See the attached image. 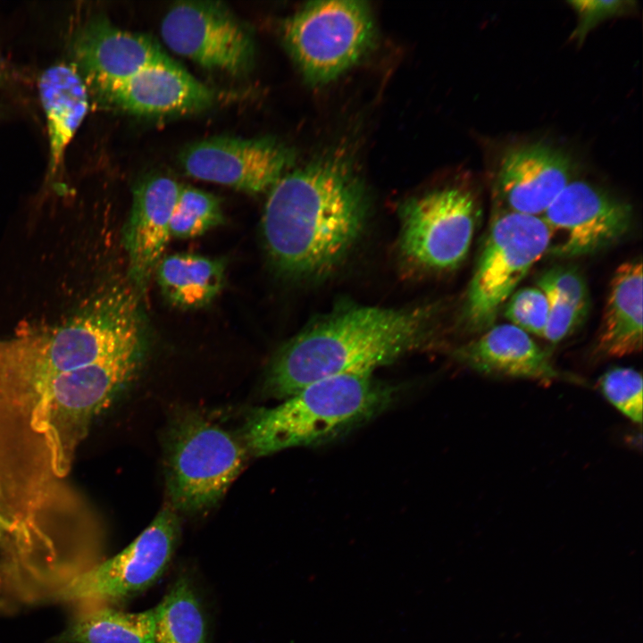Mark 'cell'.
<instances>
[{"mask_svg":"<svg viewBox=\"0 0 643 643\" xmlns=\"http://www.w3.org/2000/svg\"><path fill=\"white\" fill-rule=\"evenodd\" d=\"M368 213L366 187L350 158L319 157L270 189L262 220L268 255L286 277L328 276L355 246Z\"/></svg>","mask_w":643,"mask_h":643,"instance_id":"1","label":"cell"},{"mask_svg":"<svg viewBox=\"0 0 643 643\" xmlns=\"http://www.w3.org/2000/svg\"><path fill=\"white\" fill-rule=\"evenodd\" d=\"M430 307L347 305L311 323L274 356L264 383L285 399L326 378L372 373L419 348L430 337Z\"/></svg>","mask_w":643,"mask_h":643,"instance_id":"2","label":"cell"},{"mask_svg":"<svg viewBox=\"0 0 643 643\" xmlns=\"http://www.w3.org/2000/svg\"><path fill=\"white\" fill-rule=\"evenodd\" d=\"M134 293L112 289L52 330L0 341V404L30 407L54 377L146 343Z\"/></svg>","mask_w":643,"mask_h":643,"instance_id":"3","label":"cell"},{"mask_svg":"<svg viewBox=\"0 0 643 643\" xmlns=\"http://www.w3.org/2000/svg\"><path fill=\"white\" fill-rule=\"evenodd\" d=\"M395 394L372 373L317 380L276 406L255 409L244 426L245 446L253 455L264 456L328 443L377 416Z\"/></svg>","mask_w":643,"mask_h":643,"instance_id":"4","label":"cell"},{"mask_svg":"<svg viewBox=\"0 0 643 643\" xmlns=\"http://www.w3.org/2000/svg\"><path fill=\"white\" fill-rule=\"evenodd\" d=\"M145 344L79 370L60 374L39 391L30 408V426L43 435L58 477L71 468L79 443L97 414L138 371Z\"/></svg>","mask_w":643,"mask_h":643,"instance_id":"5","label":"cell"},{"mask_svg":"<svg viewBox=\"0 0 643 643\" xmlns=\"http://www.w3.org/2000/svg\"><path fill=\"white\" fill-rule=\"evenodd\" d=\"M549 231L541 216L494 211L470 280L462 318L481 333L530 268L547 252Z\"/></svg>","mask_w":643,"mask_h":643,"instance_id":"6","label":"cell"},{"mask_svg":"<svg viewBox=\"0 0 643 643\" xmlns=\"http://www.w3.org/2000/svg\"><path fill=\"white\" fill-rule=\"evenodd\" d=\"M375 23L363 1L305 4L284 23L282 38L307 82L325 84L355 65L372 48Z\"/></svg>","mask_w":643,"mask_h":643,"instance_id":"7","label":"cell"},{"mask_svg":"<svg viewBox=\"0 0 643 643\" xmlns=\"http://www.w3.org/2000/svg\"><path fill=\"white\" fill-rule=\"evenodd\" d=\"M246 446L220 426L188 414L168 440L166 480L174 510L195 514L213 507L243 469Z\"/></svg>","mask_w":643,"mask_h":643,"instance_id":"8","label":"cell"},{"mask_svg":"<svg viewBox=\"0 0 643 643\" xmlns=\"http://www.w3.org/2000/svg\"><path fill=\"white\" fill-rule=\"evenodd\" d=\"M399 247L409 263L429 271H449L466 258L478 221L473 194L438 188L400 207Z\"/></svg>","mask_w":643,"mask_h":643,"instance_id":"9","label":"cell"},{"mask_svg":"<svg viewBox=\"0 0 643 643\" xmlns=\"http://www.w3.org/2000/svg\"><path fill=\"white\" fill-rule=\"evenodd\" d=\"M180 531L177 511L166 504L127 547L70 577L56 589V597L70 602H116L146 590L169 565Z\"/></svg>","mask_w":643,"mask_h":643,"instance_id":"10","label":"cell"},{"mask_svg":"<svg viewBox=\"0 0 643 643\" xmlns=\"http://www.w3.org/2000/svg\"><path fill=\"white\" fill-rule=\"evenodd\" d=\"M541 218L550 236L546 255L570 259L620 242L631 229L633 210L627 201L593 183L572 180Z\"/></svg>","mask_w":643,"mask_h":643,"instance_id":"11","label":"cell"},{"mask_svg":"<svg viewBox=\"0 0 643 643\" xmlns=\"http://www.w3.org/2000/svg\"><path fill=\"white\" fill-rule=\"evenodd\" d=\"M165 45L206 69L243 73L254 64V38L245 24L219 2L174 4L161 23Z\"/></svg>","mask_w":643,"mask_h":643,"instance_id":"12","label":"cell"},{"mask_svg":"<svg viewBox=\"0 0 643 643\" xmlns=\"http://www.w3.org/2000/svg\"><path fill=\"white\" fill-rule=\"evenodd\" d=\"M292 161L290 149L267 137H213L188 146L180 155L188 175L250 194L270 191Z\"/></svg>","mask_w":643,"mask_h":643,"instance_id":"13","label":"cell"},{"mask_svg":"<svg viewBox=\"0 0 643 643\" xmlns=\"http://www.w3.org/2000/svg\"><path fill=\"white\" fill-rule=\"evenodd\" d=\"M571 180V162L564 152L542 143L520 146L499 165L495 211L541 216Z\"/></svg>","mask_w":643,"mask_h":643,"instance_id":"14","label":"cell"},{"mask_svg":"<svg viewBox=\"0 0 643 643\" xmlns=\"http://www.w3.org/2000/svg\"><path fill=\"white\" fill-rule=\"evenodd\" d=\"M72 53L87 86L96 91L171 60L153 38L123 30L101 17L79 29Z\"/></svg>","mask_w":643,"mask_h":643,"instance_id":"15","label":"cell"},{"mask_svg":"<svg viewBox=\"0 0 643 643\" xmlns=\"http://www.w3.org/2000/svg\"><path fill=\"white\" fill-rule=\"evenodd\" d=\"M482 334L453 351V357L486 376L541 382L578 381L557 369L549 355L533 338L511 324L492 325Z\"/></svg>","mask_w":643,"mask_h":643,"instance_id":"16","label":"cell"},{"mask_svg":"<svg viewBox=\"0 0 643 643\" xmlns=\"http://www.w3.org/2000/svg\"><path fill=\"white\" fill-rule=\"evenodd\" d=\"M180 188L169 177L154 176L141 181L133 191L123 238L129 276L140 290L147 286L163 257L171 238V217Z\"/></svg>","mask_w":643,"mask_h":643,"instance_id":"17","label":"cell"},{"mask_svg":"<svg viewBox=\"0 0 643 643\" xmlns=\"http://www.w3.org/2000/svg\"><path fill=\"white\" fill-rule=\"evenodd\" d=\"M96 92L110 104L142 115L194 112L213 99L205 85L173 60L149 66Z\"/></svg>","mask_w":643,"mask_h":643,"instance_id":"18","label":"cell"},{"mask_svg":"<svg viewBox=\"0 0 643 643\" xmlns=\"http://www.w3.org/2000/svg\"><path fill=\"white\" fill-rule=\"evenodd\" d=\"M642 262L632 258L615 270L610 281L596 352L623 357L642 349Z\"/></svg>","mask_w":643,"mask_h":643,"instance_id":"19","label":"cell"},{"mask_svg":"<svg viewBox=\"0 0 643 643\" xmlns=\"http://www.w3.org/2000/svg\"><path fill=\"white\" fill-rule=\"evenodd\" d=\"M38 87L46 120L49 171L54 174L88 113V87L76 66L65 63L45 70Z\"/></svg>","mask_w":643,"mask_h":643,"instance_id":"20","label":"cell"},{"mask_svg":"<svg viewBox=\"0 0 643 643\" xmlns=\"http://www.w3.org/2000/svg\"><path fill=\"white\" fill-rule=\"evenodd\" d=\"M226 263L196 254H174L159 262L155 273L162 293L178 308L196 309L210 304L225 281Z\"/></svg>","mask_w":643,"mask_h":643,"instance_id":"21","label":"cell"},{"mask_svg":"<svg viewBox=\"0 0 643 643\" xmlns=\"http://www.w3.org/2000/svg\"><path fill=\"white\" fill-rule=\"evenodd\" d=\"M155 606L138 613L110 607L76 616L54 643H155Z\"/></svg>","mask_w":643,"mask_h":643,"instance_id":"22","label":"cell"},{"mask_svg":"<svg viewBox=\"0 0 643 643\" xmlns=\"http://www.w3.org/2000/svg\"><path fill=\"white\" fill-rule=\"evenodd\" d=\"M155 611V643H207L204 614L187 578L173 583Z\"/></svg>","mask_w":643,"mask_h":643,"instance_id":"23","label":"cell"},{"mask_svg":"<svg viewBox=\"0 0 643 643\" xmlns=\"http://www.w3.org/2000/svg\"><path fill=\"white\" fill-rule=\"evenodd\" d=\"M223 221L221 202L215 196L198 188L181 187L171 217V237L196 238Z\"/></svg>","mask_w":643,"mask_h":643,"instance_id":"24","label":"cell"},{"mask_svg":"<svg viewBox=\"0 0 643 643\" xmlns=\"http://www.w3.org/2000/svg\"><path fill=\"white\" fill-rule=\"evenodd\" d=\"M603 396L631 422H642V375L630 367H613L598 380Z\"/></svg>","mask_w":643,"mask_h":643,"instance_id":"25","label":"cell"},{"mask_svg":"<svg viewBox=\"0 0 643 643\" xmlns=\"http://www.w3.org/2000/svg\"><path fill=\"white\" fill-rule=\"evenodd\" d=\"M504 315L511 324L528 334L543 338L548 313L547 299L539 287L520 288L504 305Z\"/></svg>","mask_w":643,"mask_h":643,"instance_id":"26","label":"cell"},{"mask_svg":"<svg viewBox=\"0 0 643 643\" xmlns=\"http://www.w3.org/2000/svg\"><path fill=\"white\" fill-rule=\"evenodd\" d=\"M538 287L545 293L548 313L544 338L557 344L570 336L585 320L542 276L537 280Z\"/></svg>","mask_w":643,"mask_h":643,"instance_id":"27","label":"cell"},{"mask_svg":"<svg viewBox=\"0 0 643 643\" xmlns=\"http://www.w3.org/2000/svg\"><path fill=\"white\" fill-rule=\"evenodd\" d=\"M540 276L549 281L582 318H586L590 308L589 292L583 275L576 267L556 265Z\"/></svg>","mask_w":643,"mask_h":643,"instance_id":"28","label":"cell"},{"mask_svg":"<svg viewBox=\"0 0 643 643\" xmlns=\"http://www.w3.org/2000/svg\"><path fill=\"white\" fill-rule=\"evenodd\" d=\"M577 14V26L572 38L581 43L587 34L602 21L628 13L634 8L630 1H570L568 2Z\"/></svg>","mask_w":643,"mask_h":643,"instance_id":"29","label":"cell"},{"mask_svg":"<svg viewBox=\"0 0 643 643\" xmlns=\"http://www.w3.org/2000/svg\"><path fill=\"white\" fill-rule=\"evenodd\" d=\"M3 79H4V69H3L2 63H1V61H0V82H1Z\"/></svg>","mask_w":643,"mask_h":643,"instance_id":"30","label":"cell"}]
</instances>
